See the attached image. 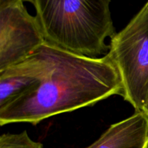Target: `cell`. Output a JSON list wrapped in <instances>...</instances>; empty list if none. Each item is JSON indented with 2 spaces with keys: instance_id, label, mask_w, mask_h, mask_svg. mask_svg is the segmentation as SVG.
I'll use <instances>...</instances> for the list:
<instances>
[{
  "instance_id": "6da1fadb",
  "label": "cell",
  "mask_w": 148,
  "mask_h": 148,
  "mask_svg": "<svg viewBox=\"0 0 148 148\" xmlns=\"http://www.w3.org/2000/svg\"><path fill=\"white\" fill-rule=\"evenodd\" d=\"M43 64L38 85L0 109V125L30 123L123 95L119 73L108 53L92 57L46 42L37 49Z\"/></svg>"
},
{
  "instance_id": "7a4b0ae2",
  "label": "cell",
  "mask_w": 148,
  "mask_h": 148,
  "mask_svg": "<svg viewBox=\"0 0 148 148\" xmlns=\"http://www.w3.org/2000/svg\"><path fill=\"white\" fill-rule=\"evenodd\" d=\"M48 43L92 57L109 51L106 43L116 34L111 0H33Z\"/></svg>"
},
{
  "instance_id": "3957f363",
  "label": "cell",
  "mask_w": 148,
  "mask_h": 148,
  "mask_svg": "<svg viewBox=\"0 0 148 148\" xmlns=\"http://www.w3.org/2000/svg\"><path fill=\"white\" fill-rule=\"evenodd\" d=\"M108 53L119 73L122 97L135 111H142L148 88V0L111 38Z\"/></svg>"
},
{
  "instance_id": "277c9868",
  "label": "cell",
  "mask_w": 148,
  "mask_h": 148,
  "mask_svg": "<svg viewBox=\"0 0 148 148\" xmlns=\"http://www.w3.org/2000/svg\"><path fill=\"white\" fill-rule=\"evenodd\" d=\"M46 42L37 17L24 5L0 10V72L23 62Z\"/></svg>"
},
{
  "instance_id": "5b68a950",
  "label": "cell",
  "mask_w": 148,
  "mask_h": 148,
  "mask_svg": "<svg viewBox=\"0 0 148 148\" xmlns=\"http://www.w3.org/2000/svg\"><path fill=\"white\" fill-rule=\"evenodd\" d=\"M43 64L37 50L23 62L0 72V109L38 85Z\"/></svg>"
},
{
  "instance_id": "8992f818",
  "label": "cell",
  "mask_w": 148,
  "mask_h": 148,
  "mask_svg": "<svg viewBox=\"0 0 148 148\" xmlns=\"http://www.w3.org/2000/svg\"><path fill=\"white\" fill-rule=\"evenodd\" d=\"M85 148H148V118L142 111H135L128 118L111 124Z\"/></svg>"
},
{
  "instance_id": "52a82bcc",
  "label": "cell",
  "mask_w": 148,
  "mask_h": 148,
  "mask_svg": "<svg viewBox=\"0 0 148 148\" xmlns=\"http://www.w3.org/2000/svg\"><path fill=\"white\" fill-rule=\"evenodd\" d=\"M0 148H43V145L40 143L33 141L25 130L17 134H1Z\"/></svg>"
},
{
  "instance_id": "ba28073f",
  "label": "cell",
  "mask_w": 148,
  "mask_h": 148,
  "mask_svg": "<svg viewBox=\"0 0 148 148\" xmlns=\"http://www.w3.org/2000/svg\"><path fill=\"white\" fill-rule=\"evenodd\" d=\"M33 3V0H0V10L14 6L24 5V2Z\"/></svg>"
},
{
  "instance_id": "9c48e42d",
  "label": "cell",
  "mask_w": 148,
  "mask_h": 148,
  "mask_svg": "<svg viewBox=\"0 0 148 148\" xmlns=\"http://www.w3.org/2000/svg\"><path fill=\"white\" fill-rule=\"evenodd\" d=\"M142 112L144 113L145 115L148 118V88L147 90V94H146L145 100L144 104H143V109H142Z\"/></svg>"
}]
</instances>
